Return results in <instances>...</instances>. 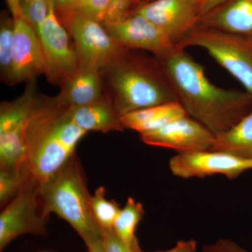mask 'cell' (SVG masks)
Segmentation results:
<instances>
[{"mask_svg":"<svg viewBox=\"0 0 252 252\" xmlns=\"http://www.w3.org/2000/svg\"><path fill=\"white\" fill-rule=\"evenodd\" d=\"M177 47L205 50L252 96V39L198 24Z\"/></svg>","mask_w":252,"mask_h":252,"instance_id":"5","label":"cell"},{"mask_svg":"<svg viewBox=\"0 0 252 252\" xmlns=\"http://www.w3.org/2000/svg\"><path fill=\"white\" fill-rule=\"evenodd\" d=\"M137 2H138V0H137Z\"/></svg>","mask_w":252,"mask_h":252,"instance_id":"34","label":"cell"},{"mask_svg":"<svg viewBox=\"0 0 252 252\" xmlns=\"http://www.w3.org/2000/svg\"><path fill=\"white\" fill-rule=\"evenodd\" d=\"M14 44V18L1 16L0 25V72L1 78L7 82L11 69Z\"/></svg>","mask_w":252,"mask_h":252,"instance_id":"22","label":"cell"},{"mask_svg":"<svg viewBox=\"0 0 252 252\" xmlns=\"http://www.w3.org/2000/svg\"><path fill=\"white\" fill-rule=\"evenodd\" d=\"M116 41L127 49H141L161 58L177 49V46L162 31L144 16L132 12L122 21L104 26Z\"/></svg>","mask_w":252,"mask_h":252,"instance_id":"11","label":"cell"},{"mask_svg":"<svg viewBox=\"0 0 252 252\" xmlns=\"http://www.w3.org/2000/svg\"><path fill=\"white\" fill-rule=\"evenodd\" d=\"M58 15L72 38L80 67L102 71L125 51L102 23L72 12Z\"/></svg>","mask_w":252,"mask_h":252,"instance_id":"6","label":"cell"},{"mask_svg":"<svg viewBox=\"0 0 252 252\" xmlns=\"http://www.w3.org/2000/svg\"><path fill=\"white\" fill-rule=\"evenodd\" d=\"M66 114L74 124L87 132H108L125 129L120 116L107 97L87 105L67 107Z\"/></svg>","mask_w":252,"mask_h":252,"instance_id":"16","label":"cell"},{"mask_svg":"<svg viewBox=\"0 0 252 252\" xmlns=\"http://www.w3.org/2000/svg\"><path fill=\"white\" fill-rule=\"evenodd\" d=\"M210 150L252 160V110L229 130L216 136Z\"/></svg>","mask_w":252,"mask_h":252,"instance_id":"18","label":"cell"},{"mask_svg":"<svg viewBox=\"0 0 252 252\" xmlns=\"http://www.w3.org/2000/svg\"><path fill=\"white\" fill-rule=\"evenodd\" d=\"M111 1L112 0H77L70 9L61 13L72 12L102 23Z\"/></svg>","mask_w":252,"mask_h":252,"instance_id":"24","label":"cell"},{"mask_svg":"<svg viewBox=\"0 0 252 252\" xmlns=\"http://www.w3.org/2000/svg\"><path fill=\"white\" fill-rule=\"evenodd\" d=\"M151 1H152V0H138V5L144 4V3L149 2Z\"/></svg>","mask_w":252,"mask_h":252,"instance_id":"33","label":"cell"},{"mask_svg":"<svg viewBox=\"0 0 252 252\" xmlns=\"http://www.w3.org/2000/svg\"><path fill=\"white\" fill-rule=\"evenodd\" d=\"M223 1L225 0H200V17Z\"/></svg>","mask_w":252,"mask_h":252,"instance_id":"29","label":"cell"},{"mask_svg":"<svg viewBox=\"0 0 252 252\" xmlns=\"http://www.w3.org/2000/svg\"><path fill=\"white\" fill-rule=\"evenodd\" d=\"M186 115L185 109L176 101L129 113L121 117V121L125 129L136 131L141 135L161 128Z\"/></svg>","mask_w":252,"mask_h":252,"instance_id":"17","label":"cell"},{"mask_svg":"<svg viewBox=\"0 0 252 252\" xmlns=\"http://www.w3.org/2000/svg\"><path fill=\"white\" fill-rule=\"evenodd\" d=\"M157 59L187 115L215 137L229 130L252 110L251 94L212 84L203 66L185 49L177 47Z\"/></svg>","mask_w":252,"mask_h":252,"instance_id":"1","label":"cell"},{"mask_svg":"<svg viewBox=\"0 0 252 252\" xmlns=\"http://www.w3.org/2000/svg\"><path fill=\"white\" fill-rule=\"evenodd\" d=\"M137 6V0H112L106 10L102 25L107 26L122 21L132 14Z\"/></svg>","mask_w":252,"mask_h":252,"instance_id":"25","label":"cell"},{"mask_svg":"<svg viewBox=\"0 0 252 252\" xmlns=\"http://www.w3.org/2000/svg\"><path fill=\"white\" fill-rule=\"evenodd\" d=\"M198 24L252 40V0H225L199 18Z\"/></svg>","mask_w":252,"mask_h":252,"instance_id":"14","label":"cell"},{"mask_svg":"<svg viewBox=\"0 0 252 252\" xmlns=\"http://www.w3.org/2000/svg\"><path fill=\"white\" fill-rule=\"evenodd\" d=\"M140 136L146 144L173 149L178 154L210 150L215 139L208 129L188 115Z\"/></svg>","mask_w":252,"mask_h":252,"instance_id":"13","label":"cell"},{"mask_svg":"<svg viewBox=\"0 0 252 252\" xmlns=\"http://www.w3.org/2000/svg\"><path fill=\"white\" fill-rule=\"evenodd\" d=\"M202 252H248L238 244L228 239H220L215 243L205 245Z\"/></svg>","mask_w":252,"mask_h":252,"instance_id":"27","label":"cell"},{"mask_svg":"<svg viewBox=\"0 0 252 252\" xmlns=\"http://www.w3.org/2000/svg\"><path fill=\"white\" fill-rule=\"evenodd\" d=\"M47 17L36 30L46 62V77L53 84L62 86L80 68L70 35L60 19L53 0H49Z\"/></svg>","mask_w":252,"mask_h":252,"instance_id":"7","label":"cell"},{"mask_svg":"<svg viewBox=\"0 0 252 252\" xmlns=\"http://www.w3.org/2000/svg\"><path fill=\"white\" fill-rule=\"evenodd\" d=\"M108 95L121 117L140 109L178 101L157 58L147 59L126 49L104 68Z\"/></svg>","mask_w":252,"mask_h":252,"instance_id":"3","label":"cell"},{"mask_svg":"<svg viewBox=\"0 0 252 252\" xmlns=\"http://www.w3.org/2000/svg\"><path fill=\"white\" fill-rule=\"evenodd\" d=\"M77 0H53L58 13L67 11L72 7Z\"/></svg>","mask_w":252,"mask_h":252,"instance_id":"30","label":"cell"},{"mask_svg":"<svg viewBox=\"0 0 252 252\" xmlns=\"http://www.w3.org/2000/svg\"><path fill=\"white\" fill-rule=\"evenodd\" d=\"M39 191L46 214L67 221L86 245L102 240V230L91 209L92 195L76 154L52 178L39 185Z\"/></svg>","mask_w":252,"mask_h":252,"instance_id":"4","label":"cell"},{"mask_svg":"<svg viewBox=\"0 0 252 252\" xmlns=\"http://www.w3.org/2000/svg\"><path fill=\"white\" fill-rule=\"evenodd\" d=\"M5 1L8 5L13 18L21 16L20 15L19 0H5Z\"/></svg>","mask_w":252,"mask_h":252,"instance_id":"31","label":"cell"},{"mask_svg":"<svg viewBox=\"0 0 252 252\" xmlns=\"http://www.w3.org/2000/svg\"><path fill=\"white\" fill-rule=\"evenodd\" d=\"M59 97L44 98L28 126L25 167L39 185L52 178L75 155L87 132L66 114Z\"/></svg>","mask_w":252,"mask_h":252,"instance_id":"2","label":"cell"},{"mask_svg":"<svg viewBox=\"0 0 252 252\" xmlns=\"http://www.w3.org/2000/svg\"><path fill=\"white\" fill-rule=\"evenodd\" d=\"M144 215V210L142 203L130 197L127 198L125 206L121 209L114 222L113 227L114 233L130 250L137 240L135 230Z\"/></svg>","mask_w":252,"mask_h":252,"instance_id":"19","label":"cell"},{"mask_svg":"<svg viewBox=\"0 0 252 252\" xmlns=\"http://www.w3.org/2000/svg\"><path fill=\"white\" fill-rule=\"evenodd\" d=\"M102 72L94 68L80 67L61 86L59 99L66 107H80L98 102L103 94Z\"/></svg>","mask_w":252,"mask_h":252,"instance_id":"15","label":"cell"},{"mask_svg":"<svg viewBox=\"0 0 252 252\" xmlns=\"http://www.w3.org/2000/svg\"><path fill=\"white\" fill-rule=\"evenodd\" d=\"M133 12L158 26L177 46L198 25L200 2V0H152L138 5Z\"/></svg>","mask_w":252,"mask_h":252,"instance_id":"10","label":"cell"},{"mask_svg":"<svg viewBox=\"0 0 252 252\" xmlns=\"http://www.w3.org/2000/svg\"><path fill=\"white\" fill-rule=\"evenodd\" d=\"M20 15L36 30L47 17L49 0H19Z\"/></svg>","mask_w":252,"mask_h":252,"instance_id":"23","label":"cell"},{"mask_svg":"<svg viewBox=\"0 0 252 252\" xmlns=\"http://www.w3.org/2000/svg\"><path fill=\"white\" fill-rule=\"evenodd\" d=\"M14 20V44L6 84L16 85L46 74V62L39 36L34 28L19 16Z\"/></svg>","mask_w":252,"mask_h":252,"instance_id":"12","label":"cell"},{"mask_svg":"<svg viewBox=\"0 0 252 252\" xmlns=\"http://www.w3.org/2000/svg\"><path fill=\"white\" fill-rule=\"evenodd\" d=\"M34 179L26 167L0 169V204L4 207Z\"/></svg>","mask_w":252,"mask_h":252,"instance_id":"20","label":"cell"},{"mask_svg":"<svg viewBox=\"0 0 252 252\" xmlns=\"http://www.w3.org/2000/svg\"><path fill=\"white\" fill-rule=\"evenodd\" d=\"M106 190L99 187L91 196V209L97 224L102 230H113L121 208L117 202L106 198Z\"/></svg>","mask_w":252,"mask_h":252,"instance_id":"21","label":"cell"},{"mask_svg":"<svg viewBox=\"0 0 252 252\" xmlns=\"http://www.w3.org/2000/svg\"><path fill=\"white\" fill-rule=\"evenodd\" d=\"M169 168L172 175L185 180L223 175L233 180L252 170V160L210 149L177 154L170 158Z\"/></svg>","mask_w":252,"mask_h":252,"instance_id":"9","label":"cell"},{"mask_svg":"<svg viewBox=\"0 0 252 252\" xmlns=\"http://www.w3.org/2000/svg\"><path fill=\"white\" fill-rule=\"evenodd\" d=\"M87 252H104L102 240L86 245Z\"/></svg>","mask_w":252,"mask_h":252,"instance_id":"32","label":"cell"},{"mask_svg":"<svg viewBox=\"0 0 252 252\" xmlns=\"http://www.w3.org/2000/svg\"><path fill=\"white\" fill-rule=\"evenodd\" d=\"M132 252H143L140 248L138 240H136L131 248ZM157 252H197V243L195 240H180L173 248L165 251Z\"/></svg>","mask_w":252,"mask_h":252,"instance_id":"28","label":"cell"},{"mask_svg":"<svg viewBox=\"0 0 252 252\" xmlns=\"http://www.w3.org/2000/svg\"><path fill=\"white\" fill-rule=\"evenodd\" d=\"M102 230V245L104 252H132L121 241L113 230Z\"/></svg>","mask_w":252,"mask_h":252,"instance_id":"26","label":"cell"},{"mask_svg":"<svg viewBox=\"0 0 252 252\" xmlns=\"http://www.w3.org/2000/svg\"><path fill=\"white\" fill-rule=\"evenodd\" d=\"M39 184L32 180L0 215V251L25 234H45L49 215L39 191Z\"/></svg>","mask_w":252,"mask_h":252,"instance_id":"8","label":"cell"}]
</instances>
